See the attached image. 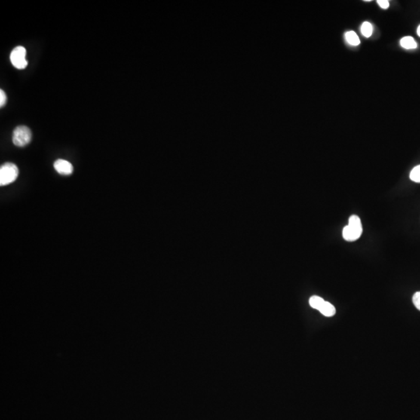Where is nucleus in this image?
Returning a JSON list of instances; mask_svg holds the SVG:
<instances>
[{
    "instance_id": "1",
    "label": "nucleus",
    "mask_w": 420,
    "mask_h": 420,
    "mask_svg": "<svg viewBox=\"0 0 420 420\" xmlns=\"http://www.w3.org/2000/svg\"><path fill=\"white\" fill-rule=\"evenodd\" d=\"M363 233L361 220L357 215H353L349 219V224L342 231V237L347 241H354L360 238Z\"/></svg>"
},
{
    "instance_id": "2",
    "label": "nucleus",
    "mask_w": 420,
    "mask_h": 420,
    "mask_svg": "<svg viewBox=\"0 0 420 420\" xmlns=\"http://www.w3.org/2000/svg\"><path fill=\"white\" fill-rule=\"evenodd\" d=\"M18 167L12 163H6L0 167V185L5 186L17 180Z\"/></svg>"
},
{
    "instance_id": "3",
    "label": "nucleus",
    "mask_w": 420,
    "mask_h": 420,
    "mask_svg": "<svg viewBox=\"0 0 420 420\" xmlns=\"http://www.w3.org/2000/svg\"><path fill=\"white\" fill-rule=\"evenodd\" d=\"M31 138H32V133H31V129L27 126H18L13 131V144L19 147L27 146L31 142Z\"/></svg>"
},
{
    "instance_id": "4",
    "label": "nucleus",
    "mask_w": 420,
    "mask_h": 420,
    "mask_svg": "<svg viewBox=\"0 0 420 420\" xmlns=\"http://www.w3.org/2000/svg\"><path fill=\"white\" fill-rule=\"evenodd\" d=\"M27 51L23 46H17L10 54V61L13 66L18 69H23L28 66L26 59Z\"/></svg>"
},
{
    "instance_id": "5",
    "label": "nucleus",
    "mask_w": 420,
    "mask_h": 420,
    "mask_svg": "<svg viewBox=\"0 0 420 420\" xmlns=\"http://www.w3.org/2000/svg\"><path fill=\"white\" fill-rule=\"evenodd\" d=\"M54 168L58 173L62 175H70L73 171L72 164L66 160L59 159L54 163Z\"/></svg>"
},
{
    "instance_id": "6",
    "label": "nucleus",
    "mask_w": 420,
    "mask_h": 420,
    "mask_svg": "<svg viewBox=\"0 0 420 420\" xmlns=\"http://www.w3.org/2000/svg\"><path fill=\"white\" fill-rule=\"evenodd\" d=\"M318 311L326 317H332L336 313L335 307L327 301H325L324 304H322Z\"/></svg>"
},
{
    "instance_id": "7",
    "label": "nucleus",
    "mask_w": 420,
    "mask_h": 420,
    "mask_svg": "<svg viewBox=\"0 0 420 420\" xmlns=\"http://www.w3.org/2000/svg\"><path fill=\"white\" fill-rule=\"evenodd\" d=\"M401 46L406 50H414L416 48L417 43L415 42V40L412 37H405L402 38L400 41Z\"/></svg>"
},
{
    "instance_id": "8",
    "label": "nucleus",
    "mask_w": 420,
    "mask_h": 420,
    "mask_svg": "<svg viewBox=\"0 0 420 420\" xmlns=\"http://www.w3.org/2000/svg\"><path fill=\"white\" fill-rule=\"evenodd\" d=\"M345 39L349 44L353 46H357L360 44V38L358 35L355 33L354 31H349L345 33Z\"/></svg>"
},
{
    "instance_id": "9",
    "label": "nucleus",
    "mask_w": 420,
    "mask_h": 420,
    "mask_svg": "<svg viewBox=\"0 0 420 420\" xmlns=\"http://www.w3.org/2000/svg\"><path fill=\"white\" fill-rule=\"evenodd\" d=\"M325 300L318 296H313L310 298L309 304L311 308L319 310L322 304H324Z\"/></svg>"
},
{
    "instance_id": "10",
    "label": "nucleus",
    "mask_w": 420,
    "mask_h": 420,
    "mask_svg": "<svg viewBox=\"0 0 420 420\" xmlns=\"http://www.w3.org/2000/svg\"><path fill=\"white\" fill-rule=\"evenodd\" d=\"M360 31H361L362 35H363V36L366 37V38H369V37H370L372 34H373V26H372V24L369 23V22H364V23L362 24Z\"/></svg>"
},
{
    "instance_id": "11",
    "label": "nucleus",
    "mask_w": 420,
    "mask_h": 420,
    "mask_svg": "<svg viewBox=\"0 0 420 420\" xmlns=\"http://www.w3.org/2000/svg\"><path fill=\"white\" fill-rule=\"evenodd\" d=\"M409 177H410V179L412 182L420 183V165L416 166L412 169Z\"/></svg>"
},
{
    "instance_id": "12",
    "label": "nucleus",
    "mask_w": 420,
    "mask_h": 420,
    "mask_svg": "<svg viewBox=\"0 0 420 420\" xmlns=\"http://www.w3.org/2000/svg\"><path fill=\"white\" fill-rule=\"evenodd\" d=\"M412 302L415 308L420 311V291L416 292L412 297Z\"/></svg>"
},
{
    "instance_id": "13",
    "label": "nucleus",
    "mask_w": 420,
    "mask_h": 420,
    "mask_svg": "<svg viewBox=\"0 0 420 420\" xmlns=\"http://www.w3.org/2000/svg\"><path fill=\"white\" fill-rule=\"evenodd\" d=\"M7 95L3 90H0V107L2 108L7 103Z\"/></svg>"
},
{
    "instance_id": "14",
    "label": "nucleus",
    "mask_w": 420,
    "mask_h": 420,
    "mask_svg": "<svg viewBox=\"0 0 420 420\" xmlns=\"http://www.w3.org/2000/svg\"><path fill=\"white\" fill-rule=\"evenodd\" d=\"M378 4L381 8L384 9V10L389 7V2H388L387 0H378Z\"/></svg>"
},
{
    "instance_id": "15",
    "label": "nucleus",
    "mask_w": 420,
    "mask_h": 420,
    "mask_svg": "<svg viewBox=\"0 0 420 420\" xmlns=\"http://www.w3.org/2000/svg\"><path fill=\"white\" fill-rule=\"evenodd\" d=\"M417 34H418V36L420 37V25L417 28Z\"/></svg>"
}]
</instances>
